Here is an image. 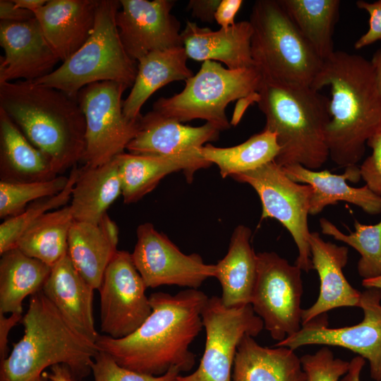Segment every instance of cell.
Wrapping results in <instances>:
<instances>
[{"mask_svg": "<svg viewBox=\"0 0 381 381\" xmlns=\"http://www.w3.org/2000/svg\"><path fill=\"white\" fill-rule=\"evenodd\" d=\"M309 245L313 267L320 279V291L313 305L303 310L302 325L337 308L359 307L361 296L343 272L349 259L347 247L325 241L318 232H310Z\"/></svg>", "mask_w": 381, "mask_h": 381, "instance_id": "cell-18", "label": "cell"}, {"mask_svg": "<svg viewBox=\"0 0 381 381\" xmlns=\"http://www.w3.org/2000/svg\"><path fill=\"white\" fill-rule=\"evenodd\" d=\"M183 47L152 52L138 61L137 75L129 95L123 101V112L131 121L142 116L140 110L149 97L164 85L193 76L187 66Z\"/></svg>", "mask_w": 381, "mask_h": 381, "instance_id": "cell-25", "label": "cell"}, {"mask_svg": "<svg viewBox=\"0 0 381 381\" xmlns=\"http://www.w3.org/2000/svg\"><path fill=\"white\" fill-rule=\"evenodd\" d=\"M206 339L197 370L177 381H231L237 348L246 335L258 336L264 328L250 304L228 308L220 297L208 298L201 313Z\"/></svg>", "mask_w": 381, "mask_h": 381, "instance_id": "cell-12", "label": "cell"}, {"mask_svg": "<svg viewBox=\"0 0 381 381\" xmlns=\"http://www.w3.org/2000/svg\"><path fill=\"white\" fill-rule=\"evenodd\" d=\"M19 8L35 13L44 6L48 0H13Z\"/></svg>", "mask_w": 381, "mask_h": 381, "instance_id": "cell-49", "label": "cell"}, {"mask_svg": "<svg viewBox=\"0 0 381 381\" xmlns=\"http://www.w3.org/2000/svg\"><path fill=\"white\" fill-rule=\"evenodd\" d=\"M362 285L367 289L375 288L381 289V275L371 279H363Z\"/></svg>", "mask_w": 381, "mask_h": 381, "instance_id": "cell-51", "label": "cell"}, {"mask_svg": "<svg viewBox=\"0 0 381 381\" xmlns=\"http://www.w3.org/2000/svg\"><path fill=\"white\" fill-rule=\"evenodd\" d=\"M257 104L264 114V130L277 135L280 147L274 162L299 164L316 170L329 157L325 130L330 121L329 99L310 86L284 84L263 78Z\"/></svg>", "mask_w": 381, "mask_h": 381, "instance_id": "cell-5", "label": "cell"}, {"mask_svg": "<svg viewBox=\"0 0 381 381\" xmlns=\"http://www.w3.org/2000/svg\"><path fill=\"white\" fill-rule=\"evenodd\" d=\"M123 83L102 81L90 84L76 97L85 120V165H103L124 152L138 131V120L123 112Z\"/></svg>", "mask_w": 381, "mask_h": 381, "instance_id": "cell-10", "label": "cell"}, {"mask_svg": "<svg viewBox=\"0 0 381 381\" xmlns=\"http://www.w3.org/2000/svg\"><path fill=\"white\" fill-rule=\"evenodd\" d=\"M260 345L246 335L236 353L231 381H305L301 358L284 346Z\"/></svg>", "mask_w": 381, "mask_h": 381, "instance_id": "cell-26", "label": "cell"}, {"mask_svg": "<svg viewBox=\"0 0 381 381\" xmlns=\"http://www.w3.org/2000/svg\"><path fill=\"white\" fill-rule=\"evenodd\" d=\"M0 109L56 175L83 161L85 120L76 97L35 81L7 82L0 83Z\"/></svg>", "mask_w": 381, "mask_h": 381, "instance_id": "cell-3", "label": "cell"}, {"mask_svg": "<svg viewBox=\"0 0 381 381\" xmlns=\"http://www.w3.org/2000/svg\"><path fill=\"white\" fill-rule=\"evenodd\" d=\"M365 363V361L363 357L355 356L349 361V370L341 381H360L361 373Z\"/></svg>", "mask_w": 381, "mask_h": 381, "instance_id": "cell-48", "label": "cell"}, {"mask_svg": "<svg viewBox=\"0 0 381 381\" xmlns=\"http://www.w3.org/2000/svg\"><path fill=\"white\" fill-rule=\"evenodd\" d=\"M221 0H190L187 8L192 16L201 21L212 23L214 14Z\"/></svg>", "mask_w": 381, "mask_h": 381, "instance_id": "cell-43", "label": "cell"}, {"mask_svg": "<svg viewBox=\"0 0 381 381\" xmlns=\"http://www.w3.org/2000/svg\"><path fill=\"white\" fill-rule=\"evenodd\" d=\"M320 226L322 234L346 243L359 253L358 272L363 279L381 275V220L373 225L355 220V231L349 234H344L324 217L320 219Z\"/></svg>", "mask_w": 381, "mask_h": 381, "instance_id": "cell-35", "label": "cell"}, {"mask_svg": "<svg viewBox=\"0 0 381 381\" xmlns=\"http://www.w3.org/2000/svg\"><path fill=\"white\" fill-rule=\"evenodd\" d=\"M220 130L206 122L200 126L183 125L152 110L138 120V131L126 150L143 155H174L198 150L219 139Z\"/></svg>", "mask_w": 381, "mask_h": 381, "instance_id": "cell-19", "label": "cell"}, {"mask_svg": "<svg viewBox=\"0 0 381 381\" xmlns=\"http://www.w3.org/2000/svg\"><path fill=\"white\" fill-rule=\"evenodd\" d=\"M251 230L237 226L226 255L216 265L215 277L222 286L221 300L228 308L250 304L257 274V253L250 245Z\"/></svg>", "mask_w": 381, "mask_h": 381, "instance_id": "cell-27", "label": "cell"}, {"mask_svg": "<svg viewBox=\"0 0 381 381\" xmlns=\"http://www.w3.org/2000/svg\"><path fill=\"white\" fill-rule=\"evenodd\" d=\"M381 289L369 288L361 293L360 306L363 320L353 326L330 328L326 314L303 325L297 332L274 346L295 350L306 345L339 346L367 359L371 378L381 381Z\"/></svg>", "mask_w": 381, "mask_h": 381, "instance_id": "cell-13", "label": "cell"}, {"mask_svg": "<svg viewBox=\"0 0 381 381\" xmlns=\"http://www.w3.org/2000/svg\"><path fill=\"white\" fill-rule=\"evenodd\" d=\"M280 150L277 135L262 130L245 142L229 147L207 143L199 153L212 164H216L222 178L255 169L275 159Z\"/></svg>", "mask_w": 381, "mask_h": 381, "instance_id": "cell-34", "label": "cell"}, {"mask_svg": "<svg viewBox=\"0 0 381 381\" xmlns=\"http://www.w3.org/2000/svg\"><path fill=\"white\" fill-rule=\"evenodd\" d=\"M231 177L248 183L257 192L262 203V219L274 218L289 231L298 249L295 265L306 272L313 270L308 223L311 186L291 180L274 161Z\"/></svg>", "mask_w": 381, "mask_h": 381, "instance_id": "cell-9", "label": "cell"}, {"mask_svg": "<svg viewBox=\"0 0 381 381\" xmlns=\"http://www.w3.org/2000/svg\"><path fill=\"white\" fill-rule=\"evenodd\" d=\"M99 0H48L35 13L50 47L62 62L89 39Z\"/></svg>", "mask_w": 381, "mask_h": 381, "instance_id": "cell-21", "label": "cell"}, {"mask_svg": "<svg viewBox=\"0 0 381 381\" xmlns=\"http://www.w3.org/2000/svg\"><path fill=\"white\" fill-rule=\"evenodd\" d=\"M22 314L13 313L9 317L0 313V360L4 361L7 356L8 337L10 330L18 322L22 321Z\"/></svg>", "mask_w": 381, "mask_h": 381, "instance_id": "cell-45", "label": "cell"}, {"mask_svg": "<svg viewBox=\"0 0 381 381\" xmlns=\"http://www.w3.org/2000/svg\"><path fill=\"white\" fill-rule=\"evenodd\" d=\"M242 0H221L214 14V20L220 28L234 25L235 17L243 4Z\"/></svg>", "mask_w": 381, "mask_h": 381, "instance_id": "cell-42", "label": "cell"}, {"mask_svg": "<svg viewBox=\"0 0 381 381\" xmlns=\"http://www.w3.org/2000/svg\"><path fill=\"white\" fill-rule=\"evenodd\" d=\"M117 0H99L93 32L87 42L49 75L35 81L76 97L84 87L114 81L131 87L138 61L127 54L119 37L116 16Z\"/></svg>", "mask_w": 381, "mask_h": 381, "instance_id": "cell-7", "label": "cell"}, {"mask_svg": "<svg viewBox=\"0 0 381 381\" xmlns=\"http://www.w3.org/2000/svg\"><path fill=\"white\" fill-rule=\"evenodd\" d=\"M23 337L13 344L0 367V381H50L47 368L65 365L79 380L92 372L99 350L79 332L46 297L42 291L30 297L23 317Z\"/></svg>", "mask_w": 381, "mask_h": 381, "instance_id": "cell-4", "label": "cell"}, {"mask_svg": "<svg viewBox=\"0 0 381 381\" xmlns=\"http://www.w3.org/2000/svg\"><path fill=\"white\" fill-rule=\"evenodd\" d=\"M262 80L256 66L232 70L217 61H205L198 72L185 81L182 91L159 98L152 110L181 123L200 119L220 131L226 130L231 127L225 112L227 105L257 92Z\"/></svg>", "mask_w": 381, "mask_h": 381, "instance_id": "cell-8", "label": "cell"}, {"mask_svg": "<svg viewBox=\"0 0 381 381\" xmlns=\"http://www.w3.org/2000/svg\"><path fill=\"white\" fill-rule=\"evenodd\" d=\"M44 376L50 381H80L65 365L57 364L50 368L49 373L44 372Z\"/></svg>", "mask_w": 381, "mask_h": 381, "instance_id": "cell-46", "label": "cell"}, {"mask_svg": "<svg viewBox=\"0 0 381 381\" xmlns=\"http://www.w3.org/2000/svg\"><path fill=\"white\" fill-rule=\"evenodd\" d=\"M0 83L36 81L51 73L60 61L36 18L23 22L0 21Z\"/></svg>", "mask_w": 381, "mask_h": 381, "instance_id": "cell-17", "label": "cell"}, {"mask_svg": "<svg viewBox=\"0 0 381 381\" xmlns=\"http://www.w3.org/2000/svg\"><path fill=\"white\" fill-rule=\"evenodd\" d=\"M69 177L61 175L39 181H0V217L9 218L23 212L37 200L55 195L67 186Z\"/></svg>", "mask_w": 381, "mask_h": 381, "instance_id": "cell-37", "label": "cell"}, {"mask_svg": "<svg viewBox=\"0 0 381 381\" xmlns=\"http://www.w3.org/2000/svg\"><path fill=\"white\" fill-rule=\"evenodd\" d=\"M95 289L80 275L68 253L52 267L42 291L83 335L96 341L92 301Z\"/></svg>", "mask_w": 381, "mask_h": 381, "instance_id": "cell-24", "label": "cell"}, {"mask_svg": "<svg viewBox=\"0 0 381 381\" xmlns=\"http://www.w3.org/2000/svg\"><path fill=\"white\" fill-rule=\"evenodd\" d=\"M356 6L366 11L370 17L368 31L354 44L355 49H360L381 40V0L375 2L360 0L356 2Z\"/></svg>", "mask_w": 381, "mask_h": 381, "instance_id": "cell-41", "label": "cell"}, {"mask_svg": "<svg viewBox=\"0 0 381 381\" xmlns=\"http://www.w3.org/2000/svg\"><path fill=\"white\" fill-rule=\"evenodd\" d=\"M52 267L15 248L1 255L0 313L22 314L23 301L42 290Z\"/></svg>", "mask_w": 381, "mask_h": 381, "instance_id": "cell-31", "label": "cell"}, {"mask_svg": "<svg viewBox=\"0 0 381 381\" xmlns=\"http://www.w3.org/2000/svg\"><path fill=\"white\" fill-rule=\"evenodd\" d=\"M132 260L146 288L178 285L197 289L215 277L216 265L206 264L197 253L186 255L152 223L140 224Z\"/></svg>", "mask_w": 381, "mask_h": 381, "instance_id": "cell-15", "label": "cell"}, {"mask_svg": "<svg viewBox=\"0 0 381 381\" xmlns=\"http://www.w3.org/2000/svg\"><path fill=\"white\" fill-rule=\"evenodd\" d=\"M258 274L250 305L273 339L301 329V270L274 252L257 253Z\"/></svg>", "mask_w": 381, "mask_h": 381, "instance_id": "cell-11", "label": "cell"}, {"mask_svg": "<svg viewBox=\"0 0 381 381\" xmlns=\"http://www.w3.org/2000/svg\"><path fill=\"white\" fill-rule=\"evenodd\" d=\"M116 24L129 57L138 61L147 54L183 47L181 23L171 14L172 0H120Z\"/></svg>", "mask_w": 381, "mask_h": 381, "instance_id": "cell-16", "label": "cell"}, {"mask_svg": "<svg viewBox=\"0 0 381 381\" xmlns=\"http://www.w3.org/2000/svg\"><path fill=\"white\" fill-rule=\"evenodd\" d=\"M366 144L373 152L359 167L361 177L373 193L381 196V126Z\"/></svg>", "mask_w": 381, "mask_h": 381, "instance_id": "cell-40", "label": "cell"}, {"mask_svg": "<svg viewBox=\"0 0 381 381\" xmlns=\"http://www.w3.org/2000/svg\"><path fill=\"white\" fill-rule=\"evenodd\" d=\"M0 175L1 181L31 182L57 176L47 157L25 136L0 109Z\"/></svg>", "mask_w": 381, "mask_h": 381, "instance_id": "cell-30", "label": "cell"}, {"mask_svg": "<svg viewBox=\"0 0 381 381\" xmlns=\"http://www.w3.org/2000/svg\"><path fill=\"white\" fill-rule=\"evenodd\" d=\"M258 97L259 95L257 91L238 100L230 121L231 125L236 126L239 123L246 109L250 104L257 102Z\"/></svg>", "mask_w": 381, "mask_h": 381, "instance_id": "cell-47", "label": "cell"}, {"mask_svg": "<svg viewBox=\"0 0 381 381\" xmlns=\"http://www.w3.org/2000/svg\"><path fill=\"white\" fill-rule=\"evenodd\" d=\"M78 169L77 166L71 169L68 183L61 192L32 202L23 212L6 219L0 224V255L15 248L23 234L43 214L67 204L71 199Z\"/></svg>", "mask_w": 381, "mask_h": 381, "instance_id": "cell-36", "label": "cell"}, {"mask_svg": "<svg viewBox=\"0 0 381 381\" xmlns=\"http://www.w3.org/2000/svg\"><path fill=\"white\" fill-rule=\"evenodd\" d=\"M370 63L373 68L376 84L381 95V48L374 53Z\"/></svg>", "mask_w": 381, "mask_h": 381, "instance_id": "cell-50", "label": "cell"}, {"mask_svg": "<svg viewBox=\"0 0 381 381\" xmlns=\"http://www.w3.org/2000/svg\"><path fill=\"white\" fill-rule=\"evenodd\" d=\"M121 194L116 157L98 167L78 168L69 205L74 221L99 224Z\"/></svg>", "mask_w": 381, "mask_h": 381, "instance_id": "cell-29", "label": "cell"}, {"mask_svg": "<svg viewBox=\"0 0 381 381\" xmlns=\"http://www.w3.org/2000/svg\"><path fill=\"white\" fill-rule=\"evenodd\" d=\"M146 286L131 253L117 250L107 265L99 288L101 330L120 339L135 332L152 313Z\"/></svg>", "mask_w": 381, "mask_h": 381, "instance_id": "cell-14", "label": "cell"}, {"mask_svg": "<svg viewBox=\"0 0 381 381\" xmlns=\"http://www.w3.org/2000/svg\"><path fill=\"white\" fill-rule=\"evenodd\" d=\"M252 34L249 20L217 30L188 20L181 38L188 58L203 62L219 61L227 68L236 70L255 66L251 54Z\"/></svg>", "mask_w": 381, "mask_h": 381, "instance_id": "cell-22", "label": "cell"}, {"mask_svg": "<svg viewBox=\"0 0 381 381\" xmlns=\"http://www.w3.org/2000/svg\"><path fill=\"white\" fill-rule=\"evenodd\" d=\"M73 222L69 206L48 212L28 228L16 248L52 267L68 253Z\"/></svg>", "mask_w": 381, "mask_h": 381, "instance_id": "cell-33", "label": "cell"}, {"mask_svg": "<svg viewBox=\"0 0 381 381\" xmlns=\"http://www.w3.org/2000/svg\"><path fill=\"white\" fill-rule=\"evenodd\" d=\"M325 86L331 94L325 130L329 157L340 167L357 165L368 140L381 126V95L370 61L334 51L310 87L319 91Z\"/></svg>", "mask_w": 381, "mask_h": 381, "instance_id": "cell-2", "label": "cell"}, {"mask_svg": "<svg viewBox=\"0 0 381 381\" xmlns=\"http://www.w3.org/2000/svg\"><path fill=\"white\" fill-rule=\"evenodd\" d=\"M300 32L320 58L334 52L333 32L338 20L339 0H279Z\"/></svg>", "mask_w": 381, "mask_h": 381, "instance_id": "cell-32", "label": "cell"}, {"mask_svg": "<svg viewBox=\"0 0 381 381\" xmlns=\"http://www.w3.org/2000/svg\"><path fill=\"white\" fill-rule=\"evenodd\" d=\"M300 358L306 375L305 381H339L349 367V362L335 358L327 346Z\"/></svg>", "mask_w": 381, "mask_h": 381, "instance_id": "cell-39", "label": "cell"}, {"mask_svg": "<svg viewBox=\"0 0 381 381\" xmlns=\"http://www.w3.org/2000/svg\"><path fill=\"white\" fill-rule=\"evenodd\" d=\"M35 14L16 6L13 0L0 1V20L9 22H23L35 18Z\"/></svg>", "mask_w": 381, "mask_h": 381, "instance_id": "cell-44", "label": "cell"}, {"mask_svg": "<svg viewBox=\"0 0 381 381\" xmlns=\"http://www.w3.org/2000/svg\"><path fill=\"white\" fill-rule=\"evenodd\" d=\"M282 168L291 180L311 186L313 193L309 212L311 215L318 214L327 205H335L339 201L355 205L370 214L381 213V196L373 193L366 185L354 188L346 183V181L356 183L361 179L357 165L346 167L341 175L327 170H311L299 164Z\"/></svg>", "mask_w": 381, "mask_h": 381, "instance_id": "cell-23", "label": "cell"}, {"mask_svg": "<svg viewBox=\"0 0 381 381\" xmlns=\"http://www.w3.org/2000/svg\"><path fill=\"white\" fill-rule=\"evenodd\" d=\"M91 370L94 381H177L181 373L177 368L159 376L135 372L121 366L111 356L99 351L95 356Z\"/></svg>", "mask_w": 381, "mask_h": 381, "instance_id": "cell-38", "label": "cell"}, {"mask_svg": "<svg viewBox=\"0 0 381 381\" xmlns=\"http://www.w3.org/2000/svg\"><path fill=\"white\" fill-rule=\"evenodd\" d=\"M119 229L99 222L74 221L68 234V255L80 275L99 289L105 270L116 253Z\"/></svg>", "mask_w": 381, "mask_h": 381, "instance_id": "cell-28", "label": "cell"}, {"mask_svg": "<svg viewBox=\"0 0 381 381\" xmlns=\"http://www.w3.org/2000/svg\"><path fill=\"white\" fill-rule=\"evenodd\" d=\"M207 298L194 289L175 295L152 294V313L135 332L120 339L99 334L95 344L119 365L135 372L155 376L172 368L188 372L195 363L189 347L203 327L201 313Z\"/></svg>", "mask_w": 381, "mask_h": 381, "instance_id": "cell-1", "label": "cell"}, {"mask_svg": "<svg viewBox=\"0 0 381 381\" xmlns=\"http://www.w3.org/2000/svg\"><path fill=\"white\" fill-rule=\"evenodd\" d=\"M251 54L263 78L311 86L323 64L279 0L256 1L249 20Z\"/></svg>", "mask_w": 381, "mask_h": 381, "instance_id": "cell-6", "label": "cell"}, {"mask_svg": "<svg viewBox=\"0 0 381 381\" xmlns=\"http://www.w3.org/2000/svg\"><path fill=\"white\" fill-rule=\"evenodd\" d=\"M160 156L123 152L116 159L123 202H136L151 192L167 175L182 171L188 183L195 173L208 168L212 164L199 151Z\"/></svg>", "mask_w": 381, "mask_h": 381, "instance_id": "cell-20", "label": "cell"}]
</instances>
